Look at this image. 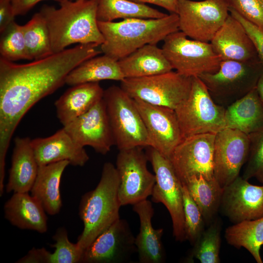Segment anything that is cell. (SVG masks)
Listing matches in <instances>:
<instances>
[{"label": "cell", "mask_w": 263, "mask_h": 263, "mask_svg": "<svg viewBox=\"0 0 263 263\" xmlns=\"http://www.w3.org/2000/svg\"><path fill=\"white\" fill-rule=\"evenodd\" d=\"M95 44H78L25 64L0 57V164H5L10 141L31 108L65 83L68 74L101 52Z\"/></svg>", "instance_id": "cell-1"}, {"label": "cell", "mask_w": 263, "mask_h": 263, "mask_svg": "<svg viewBox=\"0 0 263 263\" xmlns=\"http://www.w3.org/2000/svg\"><path fill=\"white\" fill-rule=\"evenodd\" d=\"M60 5L58 9L44 5L39 11L49 29L54 54L75 43H103L97 19L98 0H69Z\"/></svg>", "instance_id": "cell-2"}, {"label": "cell", "mask_w": 263, "mask_h": 263, "mask_svg": "<svg viewBox=\"0 0 263 263\" xmlns=\"http://www.w3.org/2000/svg\"><path fill=\"white\" fill-rule=\"evenodd\" d=\"M104 39L101 51L118 61L147 44H156L179 31V18L170 13L160 19L132 18L118 22L98 21Z\"/></svg>", "instance_id": "cell-3"}, {"label": "cell", "mask_w": 263, "mask_h": 263, "mask_svg": "<svg viewBox=\"0 0 263 263\" xmlns=\"http://www.w3.org/2000/svg\"><path fill=\"white\" fill-rule=\"evenodd\" d=\"M119 184L116 167L111 162H106L96 188L82 196L79 215L84 228L76 243L83 251L100 234L120 218Z\"/></svg>", "instance_id": "cell-4"}, {"label": "cell", "mask_w": 263, "mask_h": 263, "mask_svg": "<svg viewBox=\"0 0 263 263\" xmlns=\"http://www.w3.org/2000/svg\"><path fill=\"white\" fill-rule=\"evenodd\" d=\"M225 107L216 103L198 76L192 77L188 96L174 110L183 138L216 133L225 128Z\"/></svg>", "instance_id": "cell-5"}, {"label": "cell", "mask_w": 263, "mask_h": 263, "mask_svg": "<svg viewBox=\"0 0 263 263\" xmlns=\"http://www.w3.org/2000/svg\"><path fill=\"white\" fill-rule=\"evenodd\" d=\"M114 141L118 150L149 147L148 133L133 99L120 87L112 86L104 92Z\"/></svg>", "instance_id": "cell-6"}, {"label": "cell", "mask_w": 263, "mask_h": 263, "mask_svg": "<svg viewBox=\"0 0 263 263\" xmlns=\"http://www.w3.org/2000/svg\"><path fill=\"white\" fill-rule=\"evenodd\" d=\"M263 69L260 60H222L217 72L199 77L214 101L227 107L256 88Z\"/></svg>", "instance_id": "cell-7"}, {"label": "cell", "mask_w": 263, "mask_h": 263, "mask_svg": "<svg viewBox=\"0 0 263 263\" xmlns=\"http://www.w3.org/2000/svg\"><path fill=\"white\" fill-rule=\"evenodd\" d=\"M192 77L176 71L140 78H125L120 87L131 97L175 110L188 95Z\"/></svg>", "instance_id": "cell-8"}, {"label": "cell", "mask_w": 263, "mask_h": 263, "mask_svg": "<svg viewBox=\"0 0 263 263\" xmlns=\"http://www.w3.org/2000/svg\"><path fill=\"white\" fill-rule=\"evenodd\" d=\"M163 53L172 69L188 77L217 72L222 61L209 42L189 39L181 31L168 35L163 40Z\"/></svg>", "instance_id": "cell-9"}, {"label": "cell", "mask_w": 263, "mask_h": 263, "mask_svg": "<svg viewBox=\"0 0 263 263\" xmlns=\"http://www.w3.org/2000/svg\"><path fill=\"white\" fill-rule=\"evenodd\" d=\"M146 154L156 178L152 201L165 206L171 218L175 240L184 242L186 240L182 183L169 158L151 147H149Z\"/></svg>", "instance_id": "cell-10"}, {"label": "cell", "mask_w": 263, "mask_h": 263, "mask_svg": "<svg viewBox=\"0 0 263 263\" xmlns=\"http://www.w3.org/2000/svg\"><path fill=\"white\" fill-rule=\"evenodd\" d=\"M143 148L120 150L117 154L115 167L119 178L118 196L121 206L133 205L151 195L156 178L148 169L149 160Z\"/></svg>", "instance_id": "cell-11"}, {"label": "cell", "mask_w": 263, "mask_h": 263, "mask_svg": "<svg viewBox=\"0 0 263 263\" xmlns=\"http://www.w3.org/2000/svg\"><path fill=\"white\" fill-rule=\"evenodd\" d=\"M227 0H178L179 28L187 37L210 42L229 15Z\"/></svg>", "instance_id": "cell-12"}, {"label": "cell", "mask_w": 263, "mask_h": 263, "mask_svg": "<svg viewBox=\"0 0 263 263\" xmlns=\"http://www.w3.org/2000/svg\"><path fill=\"white\" fill-rule=\"evenodd\" d=\"M216 133H207L186 137L176 147L170 158L173 167L184 184L193 176L215 178L213 154Z\"/></svg>", "instance_id": "cell-13"}, {"label": "cell", "mask_w": 263, "mask_h": 263, "mask_svg": "<svg viewBox=\"0 0 263 263\" xmlns=\"http://www.w3.org/2000/svg\"><path fill=\"white\" fill-rule=\"evenodd\" d=\"M248 135L235 129L225 128L216 133L214 154V177L224 188L239 176L249 153Z\"/></svg>", "instance_id": "cell-14"}, {"label": "cell", "mask_w": 263, "mask_h": 263, "mask_svg": "<svg viewBox=\"0 0 263 263\" xmlns=\"http://www.w3.org/2000/svg\"><path fill=\"white\" fill-rule=\"evenodd\" d=\"M133 100L145 126L149 147L169 159L184 139L175 110L137 99Z\"/></svg>", "instance_id": "cell-15"}, {"label": "cell", "mask_w": 263, "mask_h": 263, "mask_svg": "<svg viewBox=\"0 0 263 263\" xmlns=\"http://www.w3.org/2000/svg\"><path fill=\"white\" fill-rule=\"evenodd\" d=\"M135 252V237L127 221L119 218L84 250L81 263H123Z\"/></svg>", "instance_id": "cell-16"}, {"label": "cell", "mask_w": 263, "mask_h": 263, "mask_svg": "<svg viewBox=\"0 0 263 263\" xmlns=\"http://www.w3.org/2000/svg\"><path fill=\"white\" fill-rule=\"evenodd\" d=\"M63 128L76 143L83 147L89 146L102 155L114 145L103 98Z\"/></svg>", "instance_id": "cell-17"}, {"label": "cell", "mask_w": 263, "mask_h": 263, "mask_svg": "<svg viewBox=\"0 0 263 263\" xmlns=\"http://www.w3.org/2000/svg\"><path fill=\"white\" fill-rule=\"evenodd\" d=\"M220 209L233 224L263 217V184L254 185L239 176L224 188Z\"/></svg>", "instance_id": "cell-18"}, {"label": "cell", "mask_w": 263, "mask_h": 263, "mask_svg": "<svg viewBox=\"0 0 263 263\" xmlns=\"http://www.w3.org/2000/svg\"><path fill=\"white\" fill-rule=\"evenodd\" d=\"M222 60H260L256 49L242 24L230 14L210 42Z\"/></svg>", "instance_id": "cell-19"}, {"label": "cell", "mask_w": 263, "mask_h": 263, "mask_svg": "<svg viewBox=\"0 0 263 263\" xmlns=\"http://www.w3.org/2000/svg\"><path fill=\"white\" fill-rule=\"evenodd\" d=\"M31 142L39 166L68 161L82 167L89 159L84 147L76 143L63 127L51 136L33 139Z\"/></svg>", "instance_id": "cell-20"}, {"label": "cell", "mask_w": 263, "mask_h": 263, "mask_svg": "<svg viewBox=\"0 0 263 263\" xmlns=\"http://www.w3.org/2000/svg\"><path fill=\"white\" fill-rule=\"evenodd\" d=\"M133 206V210L140 221L139 232L135 238L139 263H164L165 253L162 242L164 229L153 227L151 220L154 211L152 203L146 199Z\"/></svg>", "instance_id": "cell-21"}, {"label": "cell", "mask_w": 263, "mask_h": 263, "mask_svg": "<svg viewBox=\"0 0 263 263\" xmlns=\"http://www.w3.org/2000/svg\"><path fill=\"white\" fill-rule=\"evenodd\" d=\"M29 137L14 140L11 167L6 186L7 192H28L37 177L39 166Z\"/></svg>", "instance_id": "cell-22"}, {"label": "cell", "mask_w": 263, "mask_h": 263, "mask_svg": "<svg viewBox=\"0 0 263 263\" xmlns=\"http://www.w3.org/2000/svg\"><path fill=\"white\" fill-rule=\"evenodd\" d=\"M99 82L72 86L55 102L56 115L63 126L86 113L103 98Z\"/></svg>", "instance_id": "cell-23"}, {"label": "cell", "mask_w": 263, "mask_h": 263, "mask_svg": "<svg viewBox=\"0 0 263 263\" xmlns=\"http://www.w3.org/2000/svg\"><path fill=\"white\" fill-rule=\"evenodd\" d=\"M5 218L13 225L43 233L47 230L46 211L28 192H16L4 206Z\"/></svg>", "instance_id": "cell-24"}, {"label": "cell", "mask_w": 263, "mask_h": 263, "mask_svg": "<svg viewBox=\"0 0 263 263\" xmlns=\"http://www.w3.org/2000/svg\"><path fill=\"white\" fill-rule=\"evenodd\" d=\"M118 62L125 78L149 76L173 69L162 48L156 44L144 45Z\"/></svg>", "instance_id": "cell-25"}, {"label": "cell", "mask_w": 263, "mask_h": 263, "mask_svg": "<svg viewBox=\"0 0 263 263\" xmlns=\"http://www.w3.org/2000/svg\"><path fill=\"white\" fill-rule=\"evenodd\" d=\"M70 163L62 161L39 166L37 177L30 190L31 195L50 215L57 214L62 207L60 192L61 178Z\"/></svg>", "instance_id": "cell-26"}, {"label": "cell", "mask_w": 263, "mask_h": 263, "mask_svg": "<svg viewBox=\"0 0 263 263\" xmlns=\"http://www.w3.org/2000/svg\"><path fill=\"white\" fill-rule=\"evenodd\" d=\"M225 124L248 135L263 128V104L256 88L226 107Z\"/></svg>", "instance_id": "cell-27"}, {"label": "cell", "mask_w": 263, "mask_h": 263, "mask_svg": "<svg viewBox=\"0 0 263 263\" xmlns=\"http://www.w3.org/2000/svg\"><path fill=\"white\" fill-rule=\"evenodd\" d=\"M124 78L118 61L104 54L91 58L73 69L67 76L65 83L72 86L104 80L121 81Z\"/></svg>", "instance_id": "cell-28"}, {"label": "cell", "mask_w": 263, "mask_h": 263, "mask_svg": "<svg viewBox=\"0 0 263 263\" xmlns=\"http://www.w3.org/2000/svg\"><path fill=\"white\" fill-rule=\"evenodd\" d=\"M183 185L199 207L206 224L209 225L220 208L224 188L215 178L208 180L202 176H193Z\"/></svg>", "instance_id": "cell-29"}, {"label": "cell", "mask_w": 263, "mask_h": 263, "mask_svg": "<svg viewBox=\"0 0 263 263\" xmlns=\"http://www.w3.org/2000/svg\"><path fill=\"white\" fill-rule=\"evenodd\" d=\"M168 15L131 0H98L97 19L99 21H113L118 19H160Z\"/></svg>", "instance_id": "cell-30"}, {"label": "cell", "mask_w": 263, "mask_h": 263, "mask_svg": "<svg viewBox=\"0 0 263 263\" xmlns=\"http://www.w3.org/2000/svg\"><path fill=\"white\" fill-rule=\"evenodd\" d=\"M227 243L237 248L244 247L257 263H262L260 249L263 245V217L234 224L225 232Z\"/></svg>", "instance_id": "cell-31"}, {"label": "cell", "mask_w": 263, "mask_h": 263, "mask_svg": "<svg viewBox=\"0 0 263 263\" xmlns=\"http://www.w3.org/2000/svg\"><path fill=\"white\" fill-rule=\"evenodd\" d=\"M22 28L27 48L32 60L41 59L53 54L49 29L39 12L35 13Z\"/></svg>", "instance_id": "cell-32"}, {"label": "cell", "mask_w": 263, "mask_h": 263, "mask_svg": "<svg viewBox=\"0 0 263 263\" xmlns=\"http://www.w3.org/2000/svg\"><path fill=\"white\" fill-rule=\"evenodd\" d=\"M221 229L220 222L214 219L194 244L186 261L190 263L197 260L201 263H220Z\"/></svg>", "instance_id": "cell-33"}, {"label": "cell", "mask_w": 263, "mask_h": 263, "mask_svg": "<svg viewBox=\"0 0 263 263\" xmlns=\"http://www.w3.org/2000/svg\"><path fill=\"white\" fill-rule=\"evenodd\" d=\"M0 35V57L12 62L20 59L32 60L27 48L22 25L14 21Z\"/></svg>", "instance_id": "cell-34"}, {"label": "cell", "mask_w": 263, "mask_h": 263, "mask_svg": "<svg viewBox=\"0 0 263 263\" xmlns=\"http://www.w3.org/2000/svg\"><path fill=\"white\" fill-rule=\"evenodd\" d=\"M186 240L193 245L204 230L205 220L197 205L182 184Z\"/></svg>", "instance_id": "cell-35"}, {"label": "cell", "mask_w": 263, "mask_h": 263, "mask_svg": "<svg viewBox=\"0 0 263 263\" xmlns=\"http://www.w3.org/2000/svg\"><path fill=\"white\" fill-rule=\"evenodd\" d=\"M53 238L56 242L51 245L55 248L51 254V263H81L83 251L77 243L69 241L64 227L57 229Z\"/></svg>", "instance_id": "cell-36"}, {"label": "cell", "mask_w": 263, "mask_h": 263, "mask_svg": "<svg viewBox=\"0 0 263 263\" xmlns=\"http://www.w3.org/2000/svg\"><path fill=\"white\" fill-rule=\"evenodd\" d=\"M249 153L242 177L248 180L255 178L263 184V128L248 135Z\"/></svg>", "instance_id": "cell-37"}, {"label": "cell", "mask_w": 263, "mask_h": 263, "mask_svg": "<svg viewBox=\"0 0 263 263\" xmlns=\"http://www.w3.org/2000/svg\"><path fill=\"white\" fill-rule=\"evenodd\" d=\"M229 7L263 29V0H227Z\"/></svg>", "instance_id": "cell-38"}, {"label": "cell", "mask_w": 263, "mask_h": 263, "mask_svg": "<svg viewBox=\"0 0 263 263\" xmlns=\"http://www.w3.org/2000/svg\"><path fill=\"white\" fill-rule=\"evenodd\" d=\"M230 14L243 26L257 52L263 65V29L245 19L232 8L229 7Z\"/></svg>", "instance_id": "cell-39"}, {"label": "cell", "mask_w": 263, "mask_h": 263, "mask_svg": "<svg viewBox=\"0 0 263 263\" xmlns=\"http://www.w3.org/2000/svg\"><path fill=\"white\" fill-rule=\"evenodd\" d=\"M52 253L45 248H33L17 263H51Z\"/></svg>", "instance_id": "cell-40"}, {"label": "cell", "mask_w": 263, "mask_h": 263, "mask_svg": "<svg viewBox=\"0 0 263 263\" xmlns=\"http://www.w3.org/2000/svg\"><path fill=\"white\" fill-rule=\"evenodd\" d=\"M12 0H0V33L15 21Z\"/></svg>", "instance_id": "cell-41"}, {"label": "cell", "mask_w": 263, "mask_h": 263, "mask_svg": "<svg viewBox=\"0 0 263 263\" xmlns=\"http://www.w3.org/2000/svg\"><path fill=\"white\" fill-rule=\"evenodd\" d=\"M44 0H12L15 16L23 15L28 12L36 4ZM61 3L69 0H53Z\"/></svg>", "instance_id": "cell-42"}, {"label": "cell", "mask_w": 263, "mask_h": 263, "mask_svg": "<svg viewBox=\"0 0 263 263\" xmlns=\"http://www.w3.org/2000/svg\"><path fill=\"white\" fill-rule=\"evenodd\" d=\"M141 3H150L162 7L170 13L177 12L178 0H131Z\"/></svg>", "instance_id": "cell-43"}, {"label": "cell", "mask_w": 263, "mask_h": 263, "mask_svg": "<svg viewBox=\"0 0 263 263\" xmlns=\"http://www.w3.org/2000/svg\"><path fill=\"white\" fill-rule=\"evenodd\" d=\"M256 89L259 96L263 104V69L258 79Z\"/></svg>", "instance_id": "cell-44"}, {"label": "cell", "mask_w": 263, "mask_h": 263, "mask_svg": "<svg viewBox=\"0 0 263 263\" xmlns=\"http://www.w3.org/2000/svg\"><path fill=\"white\" fill-rule=\"evenodd\" d=\"M75 0V1H77V0Z\"/></svg>", "instance_id": "cell-45"}]
</instances>
